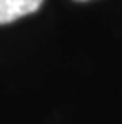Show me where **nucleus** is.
Segmentation results:
<instances>
[{"instance_id": "f257e3e1", "label": "nucleus", "mask_w": 122, "mask_h": 124, "mask_svg": "<svg viewBox=\"0 0 122 124\" xmlns=\"http://www.w3.org/2000/svg\"><path fill=\"white\" fill-rule=\"evenodd\" d=\"M44 0H0V26L35 13Z\"/></svg>"}, {"instance_id": "f03ea898", "label": "nucleus", "mask_w": 122, "mask_h": 124, "mask_svg": "<svg viewBox=\"0 0 122 124\" xmlns=\"http://www.w3.org/2000/svg\"><path fill=\"white\" fill-rule=\"evenodd\" d=\"M76 2H84V0H76Z\"/></svg>"}]
</instances>
